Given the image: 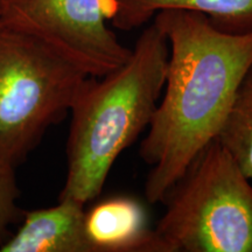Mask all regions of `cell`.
Here are the masks:
<instances>
[{
  "label": "cell",
  "instance_id": "cell-6",
  "mask_svg": "<svg viewBox=\"0 0 252 252\" xmlns=\"http://www.w3.org/2000/svg\"><path fill=\"white\" fill-rule=\"evenodd\" d=\"M58 206L24 213L17 234L0 245L1 252H96L88 238L86 204L59 198Z\"/></svg>",
  "mask_w": 252,
  "mask_h": 252
},
{
  "label": "cell",
  "instance_id": "cell-7",
  "mask_svg": "<svg viewBox=\"0 0 252 252\" xmlns=\"http://www.w3.org/2000/svg\"><path fill=\"white\" fill-rule=\"evenodd\" d=\"M84 226L96 252H171L147 226L144 208L126 196L108 198L86 210Z\"/></svg>",
  "mask_w": 252,
  "mask_h": 252
},
{
  "label": "cell",
  "instance_id": "cell-3",
  "mask_svg": "<svg viewBox=\"0 0 252 252\" xmlns=\"http://www.w3.org/2000/svg\"><path fill=\"white\" fill-rule=\"evenodd\" d=\"M163 203L154 230L171 252H252V180L217 138Z\"/></svg>",
  "mask_w": 252,
  "mask_h": 252
},
{
  "label": "cell",
  "instance_id": "cell-1",
  "mask_svg": "<svg viewBox=\"0 0 252 252\" xmlns=\"http://www.w3.org/2000/svg\"><path fill=\"white\" fill-rule=\"evenodd\" d=\"M153 18L169 56L163 96L139 156L151 166L145 196L158 203L219 137L252 62V33H225L206 15L185 9H163Z\"/></svg>",
  "mask_w": 252,
  "mask_h": 252
},
{
  "label": "cell",
  "instance_id": "cell-4",
  "mask_svg": "<svg viewBox=\"0 0 252 252\" xmlns=\"http://www.w3.org/2000/svg\"><path fill=\"white\" fill-rule=\"evenodd\" d=\"M89 76L52 46L0 24V166L26 159Z\"/></svg>",
  "mask_w": 252,
  "mask_h": 252
},
{
  "label": "cell",
  "instance_id": "cell-10",
  "mask_svg": "<svg viewBox=\"0 0 252 252\" xmlns=\"http://www.w3.org/2000/svg\"><path fill=\"white\" fill-rule=\"evenodd\" d=\"M18 196L14 169L0 166V241L7 235L9 224L18 219L19 209L15 204Z\"/></svg>",
  "mask_w": 252,
  "mask_h": 252
},
{
  "label": "cell",
  "instance_id": "cell-8",
  "mask_svg": "<svg viewBox=\"0 0 252 252\" xmlns=\"http://www.w3.org/2000/svg\"><path fill=\"white\" fill-rule=\"evenodd\" d=\"M111 24L116 30L143 26L163 9H185L201 13L217 30L236 35L252 33V0H116Z\"/></svg>",
  "mask_w": 252,
  "mask_h": 252
},
{
  "label": "cell",
  "instance_id": "cell-2",
  "mask_svg": "<svg viewBox=\"0 0 252 252\" xmlns=\"http://www.w3.org/2000/svg\"><path fill=\"white\" fill-rule=\"evenodd\" d=\"M168 56L167 37L153 23L122 67L87 78L70 109L68 171L60 198L87 204L100 194L119 154L152 121L165 87Z\"/></svg>",
  "mask_w": 252,
  "mask_h": 252
},
{
  "label": "cell",
  "instance_id": "cell-9",
  "mask_svg": "<svg viewBox=\"0 0 252 252\" xmlns=\"http://www.w3.org/2000/svg\"><path fill=\"white\" fill-rule=\"evenodd\" d=\"M217 139L252 180V62L239 83Z\"/></svg>",
  "mask_w": 252,
  "mask_h": 252
},
{
  "label": "cell",
  "instance_id": "cell-5",
  "mask_svg": "<svg viewBox=\"0 0 252 252\" xmlns=\"http://www.w3.org/2000/svg\"><path fill=\"white\" fill-rule=\"evenodd\" d=\"M116 0H0V24L36 37L102 77L122 67L132 49L111 28Z\"/></svg>",
  "mask_w": 252,
  "mask_h": 252
}]
</instances>
